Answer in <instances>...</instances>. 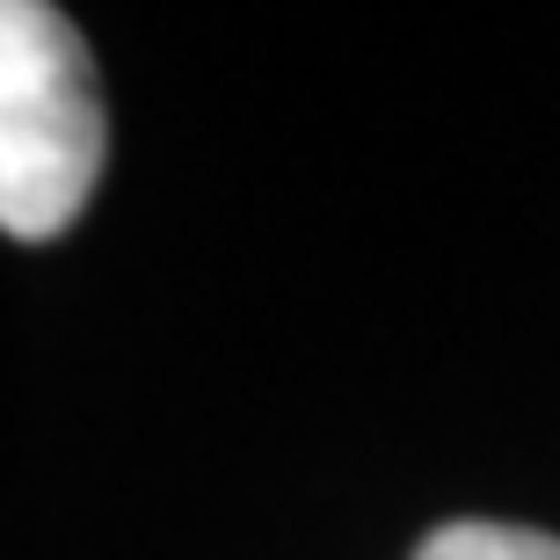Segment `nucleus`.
I'll use <instances>...</instances> for the list:
<instances>
[{
  "instance_id": "obj_1",
  "label": "nucleus",
  "mask_w": 560,
  "mask_h": 560,
  "mask_svg": "<svg viewBox=\"0 0 560 560\" xmlns=\"http://www.w3.org/2000/svg\"><path fill=\"white\" fill-rule=\"evenodd\" d=\"M109 161L95 59L66 8L0 0V233L59 241Z\"/></svg>"
},
{
  "instance_id": "obj_2",
  "label": "nucleus",
  "mask_w": 560,
  "mask_h": 560,
  "mask_svg": "<svg viewBox=\"0 0 560 560\" xmlns=\"http://www.w3.org/2000/svg\"><path fill=\"white\" fill-rule=\"evenodd\" d=\"M416 560H560V539L532 532V524L458 517V524H436L430 539L416 546Z\"/></svg>"
}]
</instances>
